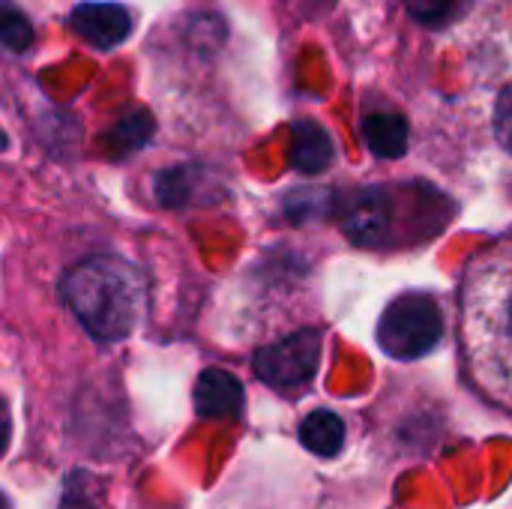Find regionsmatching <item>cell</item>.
I'll return each instance as SVG.
<instances>
[{"mask_svg":"<svg viewBox=\"0 0 512 509\" xmlns=\"http://www.w3.org/2000/svg\"><path fill=\"white\" fill-rule=\"evenodd\" d=\"M321 363V333L306 327L255 354V375L276 393H300L312 384Z\"/></svg>","mask_w":512,"mask_h":509,"instance_id":"obj_4","label":"cell"},{"mask_svg":"<svg viewBox=\"0 0 512 509\" xmlns=\"http://www.w3.org/2000/svg\"><path fill=\"white\" fill-rule=\"evenodd\" d=\"M333 138L315 120H297L291 126V165L300 174H321L333 162Z\"/></svg>","mask_w":512,"mask_h":509,"instance_id":"obj_8","label":"cell"},{"mask_svg":"<svg viewBox=\"0 0 512 509\" xmlns=\"http://www.w3.org/2000/svg\"><path fill=\"white\" fill-rule=\"evenodd\" d=\"M63 300L93 339L120 342L144 318V279L129 261L96 255L66 273Z\"/></svg>","mask_w":512,"mask_h":509,"instance_id":"obj_2","label":"cell"},{"mask_svg":"<svg viewBox=\"0 0 512 509\" xmlns=\"http://www.w3.org/2000/svg\"><path fill=\"white\" fill-rule=\"evenodd\" d=\"M0 33H3V45H6L9 51H24V48H30V42H33V30H30L27 18H24L21 12H15L9 3L3 6Z\"/></svg>","mask_w":512,"mask_h":509,"instance_id":"obj_12","label":"cell"},{"mask_svg":"<svg viewBox=\"0 0 512 509\" xmlns=\"http://www.w3.org/2000/svg\"><path fill=\"white\" fill-rule=\"evenodd\" d=\"M462 348L477 390L512 411V243L483 252L465 276Z\"/></svg>","mask_w":512,"mask_h":509,"instance_id":"obj_1","label":"cell"},{"mask_svg":"<svg viewBox=\"0 0 512 509\" xmlns=\"http://www.w3.org/2000/svg\"><path fill=\"white\" fill-rule=\"evenodd\" d=\"M342 228L354 243H375L387 228V192L378 186L351 195L342 213Z\"/></svg>","mask_w":512,"mask_h":509,"instance_id":"obj_7","label":"cell"},{"mask_svg":"<svg viewBox=\"0 0 512 509\" xmlns=\"http://www.w3.org/2000/svg\"><path fill=\"white\" fill-rule=\"evenodd\" d=\"M444 339V312L432 294L408 291L396 297L378 324V345L393 360H420Z\"/></svg>","mask_w":512,"mask_h":509,"instance_id":"obj_3","label":"cell"},{"mask_svg":"<svg viewBox=\"0 0 512 509\" xmlns=\"http://www.w3.org/2000/svg\"><path fill=\"white\" fill-rule=\"evenodd\" d=\"M72 30L96 45V48H114L129 36L132 18L120 3H78L69 15Z\"/></svg>","mask_w":512,"mask_h":509,"instance_id":"obj_5","label":"cell"},{"mask_svg":"<svg viewBox=\"0 0 512 509\" xmlns=\"http://www.w3.org/2000/svg\"><path fill=\"white\" fill-rule=\"evenodd\" d=\"M195 411L204 420H237L243 411V384L225 369L201 372L195 384Z\"/></svg>","mask_w":512,"mask_h":509,"instance_id":"obj_6","label":"cell"},{"mask_svg":"<svg viewBox=\"0 0 512 509\" xmlns=\"http://www.w3.org/2000/svg\"><path fill=\"white\" fill-rule=\"evenodd\" d=\"M363 141L381 159H399L408 150V120L393 111H375L363 117Z\"/></svg>","mask_w":512,"mask_h":509,"instance_id":"obj_9","label":"cell"},{"mask_svg":"<svg viewBox=\"0 0 512 509\" xmlns=\"http://www.w3.org/2000/svg\"><path fill=\"white\" fill-rule=\"evenodd\" d=\"M300 444L321 459H333L345 447V420L327 408L312 411L300 423Z\"/></svg>","mask_w":512,"mask_h":509,"instance_id":"obj_10","label":"cell"},{"mask_svg":"<svg viewBox=\"0 0 512 509\" xmlns=\"http://www.w3.org/2000/svg\"><path fill=\"white\" fill-rule=\"evenodd\" d=\"M465 3H471V0H405L411 18L420 24H429V27L450 24L456 15H462Z\"/></svg>","mask_w":512,"mask_h":509,"instance_id":"obj_11","label":"cell"},{"mask_svg":"<svg viewBox=\"0 0 512 509\" xmlns=\"http://www.w3.org/2000/svg\"><path fill=\"white\" fill-rule=\"evenodd\" d=\"M495 138L504 147V153L512 156V81L504 84L495 102Z\"/></svg>","mask_w":512,"mask_h":509,"instance_id":"obj_13","label":"cell"}]
</instances>
